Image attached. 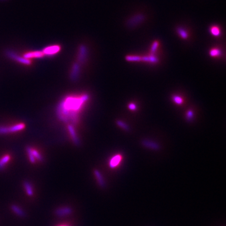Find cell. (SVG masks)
<instances>
[{"mask_svg": "<svg viewBox=\"0 0 226 226\" xmlns=\"http://www.w3.org/2000/svg\"><path fill=\"white\" fill-rule=\"evenodd\" d=\"M116 124L119 126V127L122 128L124 130L126 131H128L129 130V127L128 126V125L126 123L124 122L123 121L121 120H118L116 121Z\"/></svg>", "mask_w": 226, "mask_h": 226, "instance_id": "d4e9b609", "label": "cell"}, {"mask_svg": "<svg viewBox=\"0 0 226 226\" xmlns=\"http://www.w3.org/2000/svg\"><path fill=\"white\" fill-rule=\"evenodd\" d=\"M11 208L12 209L13 211H14L15 214L17 215L18 216L20 217L25 216V214L24 212L22 209L20 208V207L18 206L17 205H13L11 207Z\"/></svg>", "mask_w": 226, "mask_h": 226, "instance_id": "ffe728a7", "label": "cell"}, {"mask_svg": "<svg viewBox=\"0 0 226 226\" xmlns=\"http://www.w3.org/2000/svg\"><path fill=\"white\" fill-rule=\"evenodd\" d=\"M67 128L69 132V134L70 135V137L71 138L73 142L74 145H80V140L79 139L78 136L77 135L76 129L74 127V125L72 124H68L67 126Z\"/></svg>", "mask_w": 226, "mask_h": 226, "instance_id": "ba28073f", "label": "cell"}, {"mask_svg": "<svg viewBox=\"0 0 226 226\" xmlns=\"http://www.w3.org/2000/svg\"><path fill=\"white\" fill-rule=\"evenodd\" d=\"M159 45H160V42L157 40H155L153 42L150 48V54H155V53L157 51V49L159 47Z\"/></svg>", "mask_w": 226, "mask_h": 226, "instance_id": "603a6c76", "label": "cell"}, {"mask_svg": "<svg viewBox=\"0 0 226 226\" xmlns=\"http://www.w3.org/2000/svg\"><path fill=\"white\" fill-rule=\"evenodd\" d=\"M61 49V48L59 44H50L44 48L42 52L44 53V56H52L59 53Z\"/></svg>", "mask_w": 226, "mask_h": 226, "instance_id": "5b68a950", "label": "cell"}, {"mask_svg": "<svg viewBox=\"0 0 226 226\" xmlns=\"http://www.w3.org/2000/svg\"><path fill=\"white\" fill-rule=\"evenodd\" d=\"M172 101L174 102L175 104L178 105H181L183 104L184 101L183 99L181 96H178L177 95H175L172 96Z\"/></svg>", "mask_w": 226, "mask_h": 226, "instance_id": "cb8c5ba5", "label": "cell"}, {"mask_svg": "<svg viewBox=\"0 0 226 226\" xmlns=\"http://www.w3.org/2000/svg\"><path fill=\"white\" fill-rule=\"evenodd\" d=\"M177 32L179 37L183 40H187L189 37V35L186 30L182 27H178L177 29Z\"/></svg>", "mask_w": 226, "mask_h": 226, "instance_id": "2e32d148", "label": "cell"}, {"mask_svg": "<svg viewBox=\"0 0 226 226\" xmlns=\"http://www.w3.org/2000/svg\"><path fill=\"white\" fill-rule=\"evenodd\" d=\"M89 99L90 95L86 93L65 97L56 107L58 118L64 123L76 125L79 122L80 113Z\"/></svg>", "mask_w": 226, "mask_h": 226, "instance_id": "6da1fadb", "label": "cell"}, {"mask_svg": "<svg viewBox=\"0 0 226 226\" xmlns=\"http://www.w3.org/2000/svg\"><path fill=\"white\" fill-rule=\"evenodd\" d=\"M145 19V16L143 14H137L128 20V24L129 26H134L140 24Z\"/></svg>", "mask_w": 226, "mask_h": 226, "instance_id": "30bf717a", "label": "cell"}, {"mask_svg": "<svg viewBox=\"0 0 226 226\" xmlns=\"http://www.w3.org/2000/svg\"><path fill=\"white\" fill-rule=\"evenodd\" d=\"M89 56V49L85 44H81L78 49L77 60L80 64H83L86 61Z\"/></svg>", "mask_w": 226, "mask_h": 226, "instance_id": "3957f363", "label": "cell"}, {"mask_svg": "<svg viewBox=\"0 0 226 226\" xmlns=\"http://www.w3.org/2000/svg\"><path fill=\"white\" fill-rule=\"evenodd\" d=\"M128 107L131 111H136L137 109V106L135 104L130 103L128 104Z\"/></svg>", "mask_w": 226, "mask_h": 226, "instance_id": "83f0119b", "label": "cell"}, {"mask_svg": "<svg viewBox=\"0 0 226 226\" xmlns=\"http://www.w3.org/2000/svg\"><path fill=\"white\" fill-rule=\"evenodd\" d=\"M68 226V225H59V226Z\"/></svg>", "mask_w": 226, "mask_h": 226, "instance_id": "f1b7e54d", "label": "cell"}, {"mask_svg": "<svg viewBox=\"0 0 226 226\" xmlns=\"http://www.w3.org/2000/svg\"><path fill=\"white\" fill-rule=\"evenodd\" d=\"M143 145L145 147L150 148L153 150H157L160 148V145L157 143L153 142L149 140H144L143 141Z\"/></svg>", "mask_w": 226, "mask_h": 226, "instance_id": "5bb4252c", "label": "cell"}, {"mask_svg": "<svg viewBox=\"0 0 226 226\" xmlns=\"http://www.w3.org/2000/svg\"><path fill=\"white\" fill-rule=\"evenodd\" d=\"M81 72V64L78 62L74 63L70 73V79L72 81H76L79 79Z\"/></svg>", "mask_w": 226, "mask_h": 226, "instance_id": "8992f818", "label": "cell"}, {"mask_svg": "<svg viewBox=\"0 0 226 226\" xmlns=\"http://www.w3.org/2000/svg\"><path fill=\"white\" fill-rule=\"evenodd\" d=\"M24 186L27 195L30 196H32L34 194V192H33V189L32 184L30 182L25 181L24 183Z\"/></svg>", "mask_w": 226, "mask_h": 226, "instance_id": "e0dca14e", "label": "cell"}, {"mask_svg": "<svg viewBox=\"0 0 226 226\" xmlns=\"http://www.w3.org/2000/svg\"><path fill=\"white\" fill-rule=\"evenodd\" d=\"M94 173L97 179V181L98 182V184L102 187H104L105 186V182L100 171H98V170H95L94 171Z\"/></svg>", "mask_w": 226, "mask_h": 226, "instance_id": "4fadbf2b", "label": "cell"}, {"mask_svg": "<svg viewBox=\"0 0 226 226\" xmlns=\"http://www.w3.org/2000/svg\"><path fill=\"white\" fill-rule=\"evenodd\" d=\"M11 160L10 155H6L0 158V170L3 169Z\"/></svg>", "mask_w": 226, "mask_h": 226, "instance_id": "9a60e30c", "label": "cell"}, {"mask_svg": "<svg viewBox=\"0 0 226 226\" xmlns=\"http://www.w3.org/2000/svg\"><path fill=\"white\" fill-rule=\"evenodd\" d=\"M141 61L148 62L152 64H155L158 63L159 61V60L155 54H150L147 56H141Z\"/></svg>", "mask_w": 226, "mask_h": 226, "instance_id": "7c38bea8", "label": "cell"}, {"mask_svg": "<svg viewBox=\"0 0 226 226\" xmlns=\"http://www.w3.org/2000/svg\"><path fill=\"white\" fill-rule=\"evenodd\" d=\"M23 56L31 60V59H42L44 57V54L42 52V50H32V51H29L25 53Z\"/></svg>", "mask_w": 226, "mask_h": 226, "instance_id": "52a82bcc", "label": "cell"}, {"mask_svg": "<svg viewBox=\"0 0 226 226\" xmlns=\"http://www.w3.org/2000/svg\"><path fill=\"white\" fill-rule=\"evenodd\" d=\"M209 54L212 57H217L220 56L221 55V50L218 48H213L210 49L209 52Z\"/></svg>", "mask_w": 226, "mask_h": 226, "instance_id": "7402d4cb", "label": "cell"}, {"mask_svg": "<svg viewBox=\"0 0 226 226\" xmlns=\"http://www.w3.org/2000/svg\"><path fill=\"white\" fill-rule=\"evenodd\" d=\"M125 60L129 62H141V56L137 55H127L125 56Z\"/></svg>", "mask_w": 226, "mask_h": 226, "instance_id": "d6986e66", "label": "cell"}, {"mask_svg": "<svg viewBox=\"0 0 226 226\" xmlns=\"http://www.w3.org/2000/svg\"><path fill=\"white\" fill-rule=\"evenodd\" d=\"M123 159V157L121 154L114 155L109 160L108 166L111 169H115L121 164Z\"/></svg>", "mask_w": 226, "mask_h": 226, "instance_id": "9c48e42d", "label": "cell"}, {"mask_svg": "<svg viewBox=\"0 0 226 226\" xmlns=\"http://www.w3.org/2000/svg\"><path fill=\"white\" fill-rule=\"evenodd\" d=\"M6 55L11 59L17 62L20 64L30 66L32 64L31 60L25 58L23 56H20V55L17 54L16 52L11 50H8L6 52Z\"/></svg>", "mask_w": 226, "mask_h": 226, "instance_id": "277c9868", "label": "cell"}, {"mask_svg": "<svg viewBox=\"0 0 226 226\" xmlns=\"http://www.w3.org/2000/svg\"><path fill=\"white\" fill-rule=\"evenodd\" d=\"M194 112L192 110H189L186 114V118L187 121H192L193 118H194Z\"/></svg>", "mask_w": 226, "mask_h": 226, "instance_id": "4316f807", "label": "cell"}, {"mask_svg": "<svg viewBox=\"0 0 226 226\" xmlns=\"http://www.w3.org/2000/svg\"><path fill=\"white\" fill-rule=\"evenodd\" d=\"M31 151L36 160H38L39 161H42L43 160V157L42 155L37 150L31 148Z\"/></svg>", "mask_w": 226, "mask_h": 226, "instance_id": "44dd1931", "label": "cell"}, {"mask_svg": "<svg viewBox=\"0 0 226 226\" xmlns=\"http://www.w3.org/2000/svg\"><path fill=\"white\" fill-rule=\"evenodd\" d=\"M209 32L210 34L215 37H218L221 34V31L219 27L216 25L211 26L209 30Z\"/></svg>", "mask_w": 226, "mask_h": 226, "instance_id": "ac0fdd59", "label": "cell"}, {"mask_svg": "<svg viewBox=\"0 0 226 226\" xmlns=\"http://www.w3.org/2000/svg\"><path fill=\"white\" fill-rule=\"evenodd\" d=\"M25 128V125L23 123H18L10 126H0V135L16 133L24 129Z\"/></svg>", "mask_w": 226, "mask_h": 226, "instance_id": "7a4b0ae2", "label": "cell"}, {"mask_svg": "<svg viewBox=\"0 0 226 226\" xmlns=\"http://www.w3.org/2000/svg\"><path fill=\"white\" fill-rule=\"evenodd\" d=\"M72 210L69 207H64L61 208H59L55 211V214L57 216L60 217L66 216L71 214Z\"/></svg>", "mask_w": 226, "mask_h": 226, "instance_id": "8fae6325", "label": "cell"}, {"mask_svg": "<svg viewBox=\"0 0 226 226\" xmlns=\"http://www.w3.org/2000/svg\"><path fill=\"white\" fill-rule=\"evenodd\" d=\"M26 152H27V155L29 157V160H30V162L32 163H34L36 162V159H35V157H34L33 155H32V151H31V147H27L26 149Z\"/></svg>", "mask_w": 226, "mask_h": 226, "instance_id": "484cf974", "label": "cell"}]
</instances>
